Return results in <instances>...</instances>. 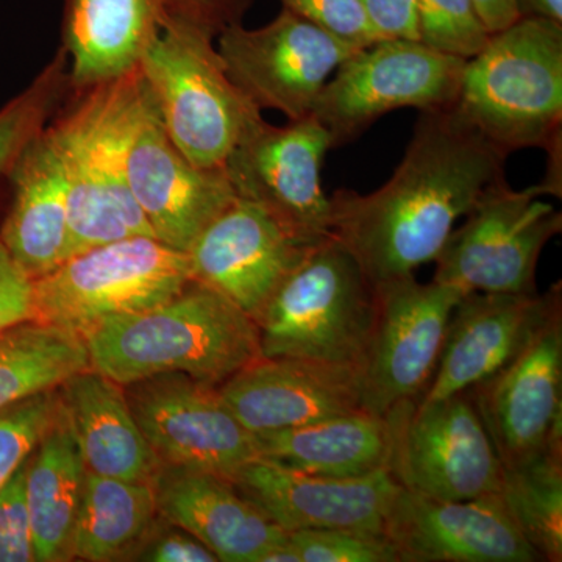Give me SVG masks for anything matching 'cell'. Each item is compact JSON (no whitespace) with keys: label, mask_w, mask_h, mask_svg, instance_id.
I'll use <instances>...</instances> for the list:
<instances>
[{"label":"cell","mask_w":562,"mask_h":562,"mask_svg":"<svg viewBox=\"0 0 562 562\" xmlns=\"http://www.w3.org/2000/svg\"><path fill=\"white\" fill-rule=\"evenodd\" d=\"M506 158L452 109L420 111L401 165L382 188L331 195V235L373 286L413 276L436 260L483 192L506 179Z\"/></svg>","instance_id":"cell-1"},{"label":"cell","mask_w":562,"mask_h":562,"mask_svg":"<svg viewBox=\"0 0 562 562\" xmlns=\"http://www.w3.org/2000/svg\"><path fill=\"white\" fill-rule=\"evenodd\" d=\"M83 339L91 368L121 386L177 372L220 387L261 358L257 321L198 281L146 312L103 321Z\"/></svg>","instance_id":"cell-2"},{"label":"cell","mask_w":562,"mask_h":562,"mask_svg":"<svg viewBox=\"0 0 562 562\" xmlns=\"http://www.w3.org/2000/svg\"><path fill=\"white\" fill-rule=\"evenodd\" d=\"M74 92L49 122L68 184L72 255L131 236L155 238L127 183L128 144L146 101L139 69Z\"/></svg>","instance_id":"cell-3"},{"label":"cell","mask_w":562,"mask_h":562,"mask_svg":"<svg viewBox=\"0 0 562 562\" xmlns=\"http://www.w3.org/2000/svg\"><path fill=\"white\" fill-rule=\"evenodd\" d=\"M452 111L506 157L561 151L562 22L519 18L465 61Z\"/></svg>","instance_id":"cell-4"},{"label":"cell","mask_w":562,"mask_h":562,"mask_svg":"<svg viewBox=\"0 0 562 562\" xmlns=\"http://www.w3.org/2000/svg\"><path fill=\"white\" fill-rule=\"evenodd\" d=\"M217 33L169 9L138 65L166 133L192 162L222 168L251 122L261 117L233 83Z\"/></svg>","instance_id":"cell-5"},{"label":"cell","mask_w":562,"mask_h":562,"mask_svg":"<svg viewBox=\"0 0 562 562\" xmlns=\"http://www.w3.org/2000/svg\"><path fill=\"white\" fill-rule=\"evenodd\" d=\"M375 316V286L330 236L306 254L262 310L261 357L361 368Z\"/></svg>","instance_id":"cell-6"},{"label":"cell","mask_w":562,"mask_h":562,"mask_svg":"<svg viewBox=\"0 0 562 562\" xmlns=\"http://www.w3.org/2000/svg\"><path fill=\"white\" fill-rule=\"evenodd\" d=\"M191 281L187 251L131 236L72 255L33 280V319L83 338L111 317L171 301Z\"/></svg>","instance_id":"cell-7"},{"label":"cell","mask_w":562,"mask_h":562,"mask_svg":"<svg viewBox=\"0 0 562 562\" xmlns=\"http://www.w3.org/2000/svg\"><path fill=\"white\" fill-rule=\"evenodd\" d=\"M541 184L514 190L495 181L438 257L432 280L465 292L536 294V271L543 247L562 232V214L542 201Z\"/></svg>","instance_id":"cell-8"},{"label":"cell","mask_w":562,"mask_h":562,"mask_svg":"<svg viewBox=\"0 0 562 562\" xmlns=\"http://www.w3.org/2000/svg\"><path fill=\"white\" fill-rule=\"evenodd\" d=\"M465 60L416 40H379L355 50L322 88L313 114L333 147L344 146L394 110L452 109Z\"/></svg>","instance_id":"cell-9"},{"label":"cell","mask_w":562,"mask_h":562,"mask_svg":"<svg viewBox=\"0 0 562 562\" xmlns=\"http://www.w3.org/2000/svg\"><path fill=\"white\" fill-rule=\"evenodd\" d=\"M390 472L406 490L468 501L498 494L503 464L469 392L392 406Z\"/></svg>","instance_id":"cell-10"},{"label":"cell","mask_w":562,"mask_h":562,"mask_svg":"<svg viewBox=\"0 0 562 562\" xmlns=\"http://www.w3.org/2000/svg\"><path fill=\"white\" fill-rule=\"evenodd\" d=\"M331 136L314 114L273 125L258 117L225 160L236 198L255 203L306 246L331 235L330 198L322 165Z\"/></svg>","instance_id":"cell-11"},{"label":"cell","mask_w":562,"mask_h":562,"mask_svg":"<svg viewBox=\"0 0 562 562\" xmlns=\"http://www.w3.org/2000/svg\"><path fill=\"white\" fill-rule=\"evenodd\" d=\"M216 46L238 90L261 113L280 111L288 121L313 114L322 88L361 49L286 9L262 27L228 25Z\"/></svg>","instance_id":"cell-12"},{"label":"cell","mask_w":562,"mask_h":562,"mask_svg":"<svg viewBox=\"0 0 562 562\" xmlns=\"http://www.w3.org/2000/svg\"><path fill=\"white\" fill-rule=\"evenodd\" d=\"M376 316L362 361L361 408L384 416L425 394L438 368L447 325L465 294L453 284L416 277L376 284Z\"/></svg>","instance_id":"cell-13"},{"label":"cell","mask_w":562,"mask_h":562,"mask_svg":"<svg viewBox=\"0 0 562 562\" xmlns=\"http://www.w3.org/2000/svg\"><path fill=\"white\" fill-rule=\"evenodd\" d=\"M133 416L161 464L231 480L258 457L254 432L217 387L184 373H160L124 386Z\"/></svg>","instance_id":"cell-14"},{"label":"cell","mask_w":562,"mask_h":562,"mask_svg":"<svg viewBox=\"0 0 562 562\" xmlns=\"http://www.w3.org/2000/svg\"><path fill=\"white\" fill-rule=\"evenodd\" d=\"M127 183L155 238L181 251L236 199L224 166L195 165L172 143L147 88L128 144Z\"/></svg>","instance_id":"cell-15"},{"label":"cell","mask_w":562,"mask_h":562,"mask_svg":"<svg viewBox=\"0 0 562 562\" xmlns=\"http://www.w3.org/2000/svg\"><path fill=\"white\" fill-rule=\"evenodd\" d=\"M468 392L503 468L562 446V306L505 369Z\"/></svg>","instance_id":"cell-16"},{"label":"cell","mask_w":562,"mask_h":562,"mask_svg":"<svg viewBox=\"0 0 562 562\" xmlns=\"http://www.w3.org/2000/svg\"><path fill=\"white\" fill-rule=\"evenodd\" d=\"M383 532L401 562L543 561L498 494L442 501L401 486Z\"/></svg>","instance_id":"cell-17"},{"label":"cell","mask_w":562,"mask_h":562,"mask_svg":"<svg viewBox=\"0 0 562 562\" xmlns=\"http://www.w3.org/2000/svg\"><path fill=\"white\" fill-rule=\"evenodd\" d=\"M313 247L295 239L260 206L236 198L187 254L192 281L220 292L258 321Z\"/></svg>","instance_id":"cell-18"},{"label":"cell","mask_w":562,"mask_h":562,"mask_svg":"<svg viewBox=\"0 0 562 562\" xmlns=\"http://www.w3.org/2000/svg\"><path fill=\"white\" fill-rule=\"evenodd\" d=\"M561 294V283L546 294L465 292L450 316L438 368L420 398L439 401L497 375L562 306Z\"/></svg>","instance_id":"cell-19"},{"label":"cell","mask_w":562,"mask_h":562,"mask_svg":"<svg viewBox=\"0 0 562 562\" xmlns=\"http://www.w3.org/2000/svg\"><path fill=\"white\" fill-rule=\"evenodd\" d=\"M232 483L286 532H383L391 503L401 490L390 471L335 479L292 471L258 457L244 464Z\"/></svg>","instance_id":"cell-20"},{"label":"cell","mask_w":562,"mask_h":562,"mask_svg":"<svg viewBox=\"0 0 562 562\" xmlns=\"http://www.w3.org/2000/svg\"><path fill=\"white\" fill-rule=\"evenodd\" d=\"M217 391L254 435L361 409L360 368L301 358L261 357Z\"/></svg>","instance_id":"cell-21"},{"label":"cell","mask_w":562,"mask_h":562,"mask_svg":"<svg viewBox=\"0 0 562 562\" xmlns=\"http://www.w3.org/2000/svg\"><path fill=\"white\" fill-rule=\"evenodd\" d=\"M158 514L191 532L224 562H262L288 532L216 473L162 464L155 475Z\"/></svg>","instance_id":"cell-22"},{"label":"cell","mask_w":562,"mask_h":562,"mask_svg":"<svg viewBox=\"0 0 562 562\" xmlns=\"http://www.w3.org/2000/svg\"><path fill=\"white\" fill-rule=\"evenodd\" d=\"M7 183L11 202L0 225V241L36 280L72 255L68 184L49 124L22 151Z\"/></svg>","instance_id":"cell-23"},{"label":"cell","mask_w":562,"mask_h":562,"mask_svg":"<svg viewBox=\"0 0 562 562\" xmlns=\"http://www.w3.org/2000/svg\"><path fill=\"white\" fill-rule=\"evenodd\" d=\"M169 9L171 0H65L60 49L68 57L70 91L138 68Z\"/></svg>","instance_id":"cell-24"},{"label":"cell","mask_w":562,"mask_h":562,"mask_svg":"<svg viewBox=\"0 0 562 562\" xmlns=\"http://www.w3.org/2000/svg\"><path fill=\"white\" fill-rule=\"evenodd\" d=\"M58 392L88 472L154 482L162 464L133 416L124 386L88 368L69 376Z\"/></svg>","instance_id":"cell-25"},{"label":"cell","mask_w":562,"mask_h":562,"mask_svg":"<svg viewBox=\"0 0 562 562\" xmlns=\"http://www.w3.org/2000/svg\"><path fill=\"white\" fill-rule=\"evenodd\" d=\"M254 436L258 458L292 471L335 479L390 471V420L362 408Z\"/></svg>","instance_id":"cell-26"},{"label":"cell","mask_w":562,"mask_h":562,"mask_svg":"<svg viewBox=\"0 0 562 562\" xmlns=\"http://www.w3.org/2000/svg\"><path fill=\"white\" fill-rule=\"evenodd\" d=\"M85 468L72 425L60 408L25 462V502L35 561L70 560V541L83 492Z\"/></svg>","instance_id":"cell-27"},{"label":"cell","mask_w":562,"mask_h":562,"mask_svg":"<svg viewBox=\"0 0 562 562\" xmlns=\"http://www.w3.org/2000/svg\"><path fill=\"white\" fill-rule=\"evenodd\" d=\"M158 519L151 483L111 479L87 471L70 560H132Z\"/></svg>","instance_id":"cell-28"},{"label":"cell","mask_w":562,"mask_h":562,"mask_svg":"<svg viewBox=\"0 0 562 562\" xmlns=\"http://www.w3.org/2000/svg\"><path fill=\"white\" fill-rule=\"evenodd\" d=\"M91 368L77 333L35 319L0 331V412Z\"/></svg>","instance_id":"cell-29"},{"label":"cell","mask_w":562,"mask_h":562,"mask_svg":"<svg viewBox=\"0 0 562 562\" xmlns=\"http://www.w3.org/2000/svg\"><path fill=\"white\" fill-rule=\"evenodd\" d=\"M498 495L543 561H562V446L503 468Z\"/></svg>","instance_id":"cell-30"},{"label":"cell","mask_w":562,"mask_h":562,"mask_svg":"<svg viewBox=\"0 0 562 562\" xmlns=\"http://www.w3.org/2000/svg\"><path fill=\"white\" fill-rule=\"evenodd\" d=\"M68 90V57L58 49L24 90L0 106V187L9 181L25 147L49 124Z\"/></svg>","instance_id":"cell-31"},{"label":"cell","mask_w":562,"mask_h":562,"mask_svg":"<svg viewBox=\"0 0 562 562\" xmlns=\"http://www.w3.org/2000/svg\"><path fill=\"white\" fill-rule=\"evenodd\" d=\"M416 16L420 43L441 54L468 61L490 43L473 0H416Z\"/></svg>","instance_id":"cell-32"},{"label":"cell","mask_w":562,"mask_h":562,"mask_svg":"<svg viewBox=\"0 0 562 562\" xmlns=\"http://www.w3.org/2000/svg\"><path fill=\"white\" fill-rule=\"evenodd\" d=\"M61 408L60 392L32 395L0 412V490L25 464Z\"/></svg>","instance_id":"cell-33"},{"label":"cell","mask_w":562,"mask_h":562,"mask_svg":"<svg viewBox=\"0 0 562 562\" xmlns=\"http://www.w3.org/2000/svg\"><path fill=\"white\" fill-rule=\"evenodd\" d=\"M288 541L299 562H401L384 532L299 530Z\"/></svg>","instance_id":"cell-34"},{"label":"cell","mask_w":562,"mask_h":562,"mask_svg":"<svg viewBox=\"0 0 562 562\" xmlns=\"http://www.w3.org/2000/svg\"><path fill=\"white\" fill-rule=\"evenodd\" d=\"M281 9L319 25L355 47L371 46L382 40L358 0H279Z\"/></svg>","instance_id":"cell-35"},{"label":"cell","mask_w":562,"mask_h":562,"mask_svg":"<svg viewBox=\"0 0 562 562\" xmlns=\"http://www.w3.org/2000/svg\"><path fill=\"white\" fill-rule=\"evenodd\" d=\"M24 480L25 464L0 490V562L35 561Z\"/></svg>","instance_id":"cell-36"},{"label":"cell","mask_w":562,"mask_h":562,"mask_svg":"<svg viewBox=\"0 0 562 562\" xmlns=\"http://www.w3.org/2000/svg\"><path fill=\"white\" fill-rule=\"evenodd\" d=\"M161 517V516H160ZM162 519V517H161ZM132 560L147 562H217L216 554L191 532L162 519L155 520Z\"/></svg>","instance_id":"cell-37"},{"label":"cell","mask_w":562,"mask_h":562,"mask_svg":"<svg viewBox=\"0 0 562 562\" xmlns=\"http://www.w3.org/2000/svg\"><path fill=\"white\" fill-rule=\"evenodd\" d=\"M33 319V280L0 241V331Z\"/></svg>","instance_id":"cell-38"},{"label":"cell","mask_w":562,"mask_h":562,"mask_svg":"<svg viewBox=\"0 0 562 562\" xmlns=\"http://www.w3.org/2000/svg\"><path fill=\"white\" fill-rule=\"evenodd\" d=\"M373 31L384 40H416V0H358Z\"/></svg>","instance_id":"cell-39"},{"label":"cell","mask_w":562,"mask_h":562,"mask_svg":"<svg viewBox=\"0 0 562 562\" xmlns=\"http://www.w3.org/2000/svg\"><path fill=\"white\" fill-rule=\"evenodd\" d=\"M251 0H171V10L194 18L220 35L225 27L243 22Z\"/></svg>","instance_id":"cell-40"},{"label":"cell","mask_w":562,"mask_h":562,"mask_svg":"<svg viewBox=\"0 0 562 562\" xmlns=\"http://www.w3.org/2000/svg\"><path fill=\"white\" fill-rule=\"evenodd\" d=\"M473 3L491 33L501 32L519 20L514 0H473Z\"/></svg>","instance_id":"cell-41"},{"label":"cell","mask_w":562,"mask_h":562,"mask_svg":"<svg viewBox=\"0 0 562 562\" xmlns=\"http://www.w3.org/2000/svg\"><path fill=\"white\" fill-rule=\"evenodd\" d=\"M519 18L562 22V0H514Z\"/></svg>","instance_id":"cell-42"}]
</instances>
